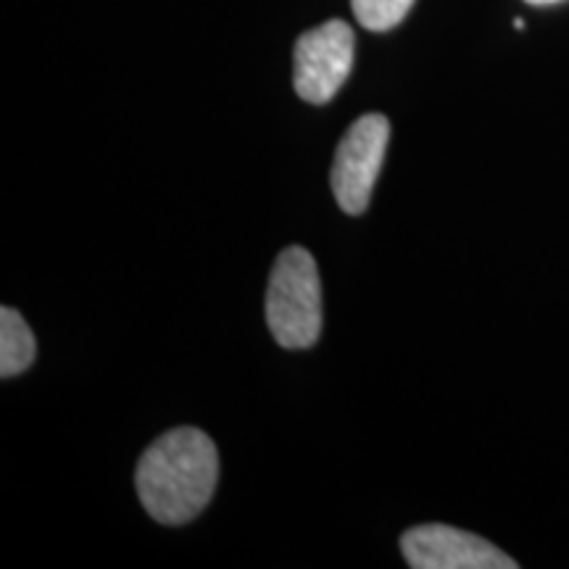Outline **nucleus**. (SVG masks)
Wrapping results in <instances>:
<instances>
[{"instance_id":"7","label":"nucleus","mask_w":569,"mask_h":569,"mask_svg":"<svg viewBox=\"0 0 569 569\" xmlns=\"http://www.w3.org/2000/svg\"><path fill=\"white\" fill-rule=\"evenodd\" d=\"M356 19L372 32H388L407 19L415 0H351Z\"/></svg>"},{"instance_id":"9","label":"nucleus","mask_w":569,"mask_h":569,"mask_svg":"<svg viewBox=\"0 0 569 569\" xmlns=\"http://www.w3.org/2000/svg\"><path fill=\"white\" fill-rule=\"evenodd\" d=\"M515 30H525V21L522 19H515Z\"/></svg>"},{"instance_id":"5","label":"nucleus","mask_w":569,"mask_h":569,"mask_svg":"<svg viewBox=\"0 0 569 569\" xmlns=\"http://www.w3.org/2000/svg\"><path fill=\"white\" fill-rule=\"evenodd\" d=\"M401 551L415 569H515L517 561L486 538L448 525H419L403 532Z\"/></svg>"},{"instance_id":"4","label":"nucleus","mask_w":569,"mask_h":569,"mask_svg":"<svg viewBox=\"0 0 569 569\" xmlns=\"http://www.w3.org/2000/svg\"><path fill=\"white\" fill-rule=\"evenodd\" d=\"M353 67V30L332 19L303 32L293 51V84L298 98L322 106L336 98Z\"/></svg>"},{"instance_id":"6","label":"nucleus","mask_w":569,"mask_h":569,"mask_svg":"<svg viewBox=\"0 0 569 569\" xmlns=\"http://www.w3.org/2000/svg\"><path fill=\"white\" fill-rule=\"evenodd\" d=\"M34 361V336L17 309H0V377L21 375Z\"/></svg>"},{"instance_id":"8","label":"nucleus","mask_w":569,"mask_h":569,"mask_svg":"<svg viewBox=\"0 0 569 569\" xmlns=\"http://www.w3.org/2000/svg\"><path fill=\"white\" fill-rule=\"evenodd\" d=\"M530 6H551V3H561V0H525Z\"/></svg>"},{"instance_id":"2","label":"nucleus","mask_w":569,"mask_h":569,"mask_svg":"<svg viewBox=\"0 0 569 569\" xmlns=\"http://www.w3.org/2000/svg\"><path fill=\"white\" fill-rule=\"evenodd\" d=\"M267 322L282 348H311L322 332V282L315 256L290 246L277 256L267 290Z\"/></svg>"},{"instance_id":"1","label":"nucleus","mask_w":569,"mask_h":569,"mask_svg":"<svg viewBox=\"0 0 569 569\" xmlns=\"http://www.w3.org/2000/svg\"><path fill=\"white\" fill-rule=\"evenodd\" d=\"M219 480L213 440L196 427L163 432L134 469V488L156 522L182 525L209 507Z\"/></svg>"},{"instance_id":"3","label":"nucleus","mask_w":569,"mask_h":569,"mask_svg":"<svg viewBox=\"0 0 569 569\" xmlns=\"http://www.w3.org/2000/svg\"><path fill=\"white\" fill-rule=\"evenodd\" d=\"M390 140V122L382 113H365L348 127L340 140L336 161H332V193L338 206L351 217L367 211L372 198L377 174L386 159V148Z\"/></svg>"}]
</instances>
